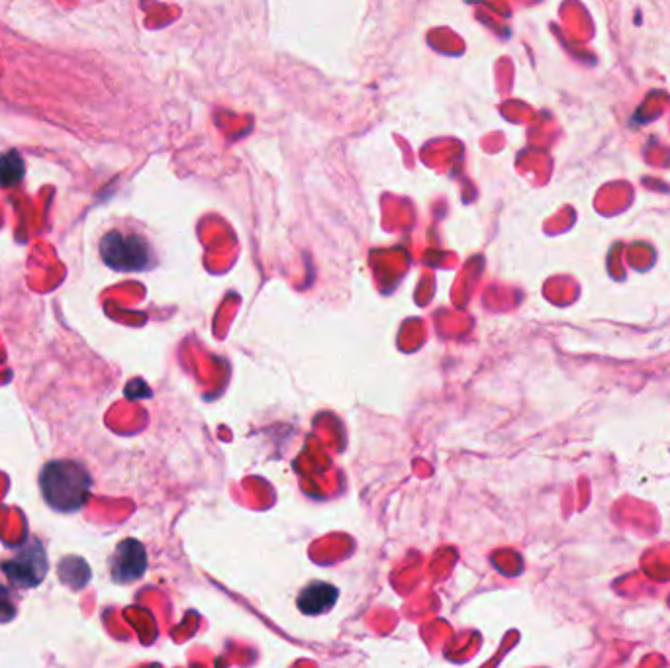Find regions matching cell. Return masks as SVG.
Here are the masks:
<instances>
[{
	"mask_svg": "<svg viewBox=\"0 0 670 668\" xmlns=\"http://www.w3.org/2000/svg\"><path fill=\"white\" fill-rule=\"evenodd\" d=\"M147 571V553L145 547L136 539L122 541L112 559H110V574L116 584H132L140 580Z\"/></svg>",
	"mask_w": 670,
	"mask_h": 668,
	"instance_id": "cell-4",
	"label": "cell"
},
{
	"mask_svg": "<svg viewBox=\"0 0 670 668\" xmlns=\"http://www.w3.org/2000/svg\"><path fill=\"white\" fill-rule=\"evenodd\" d=\"M337 588L328 582H310L298 594V610L306 616H320L330 612L337 602Z\"/></svg>",
	"mask_w": 670,
	"mask_h": 668,
	"instance_id": "cell-5",
	"label": "cell"
},
{
	"mask_svg": "<svg viewBox=\"0 0 670 668\" xmlns=\"http://www.w3.org/2000/svg\"><path fill=\"white\" fill-rule=\"evenodd\" d=\"M98 251L102 261L118 273H144L157 265L155 245L136 222H118L106 230Z\"/></svg>",
	"mask_w": 670,
	"mask_h": 668,
	"instance_id": "cell-1",
	"label": "cell"
},
{
	"mask_svg": "<svg viewBox=\"0 0 670 668\" xmlns=\"http://www.w3.org/2000/svg\"><path fill=\"white\" fill-rule=\"evenodd\" d=\"M0 569L16 588H34L48 574L46 547L32 535L14 547L12 555L0 563Z\"/></svg>",
	"mask_w": 670,
	"mask_h": 668,
	"instance_id": "cell-3",
	"label": "cell"
},
{
	"mask_svg": "<svg viewBox=\"0 0 670 668\" xmlns=\"http://www.w3.org/2000/svg\"><path fill=\"white\" fill-rule=\"evenodd\" d=\"M93 478L77 461H49L40 473V490L44 500L57 512H79L91 494Z\"/></svg>",
	"mask_w": 670,
	"mask_h": 668,
	"instance_id": "cell-2",
	"label": "cell"
},
{
	"mask_svg": "<svg viewBox=\"0 0 670 668\" xmlns=\"http://www.w3.org/2000/svg\"><path fill=\"white\" fill-rule=\"evenodd\" d=\"M18 614V598L14 592L0 584V623L12 620Z\"/></svg>",
	"mask_w": 670,
	"mask_h": 668,
	"instance_id": "cell-7",
	"label": "cell"
},
{
	"mask_svg": "<svg viewBox=\"0 0 670 668\" xmlns=\"http://www.w3.org/2000/svg\"><path fill=\"white\" fill-rule=\"evenodd\" d=\"M24 161L18 151H8L0 155V187L8 189L22 181Z\"/></svg>",
	"mask_w": 670,
	"mask_h": 668,
	"instance_id": "cell-6",
	"label": "cell"
}]
</instances>
